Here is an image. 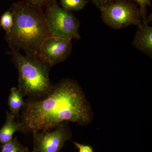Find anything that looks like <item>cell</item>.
Masks as SVG:
<instances>
[{"label": "cell", "instance_id": "9", "mask_svg": "<svg viewBox=\"0 0 152 152\" xmlns=\"http://www.w3.org/2000/svg\"><path fill=\"white\" fill-rule=\"evenodd\" d=\"M16 118L10 113H7L5 123L0 129V143L2 145L7 143L13 139L16 132H23L21 123L15 121Z\"/></svg>", "mask_w": 152, "mask_h": 152}, {"label": "cell", "instance_id": "4", "mask_svg": "<svg viewBox=\"0 0 152 152\" xmlns=\"http://www.w3.org/2000/svg\"><path fill=\"white\" fill-rule=\"evenodd\" d=\"M99 8L103 21L113 28H122L132 25L137 26L142 23L139 7L131 1L115 0Z\"/></svg>", "mask_w": 152, "mask_h": 152}, {"label": "cell", "instance_id": "8", "mask_svg": "<svg viewBox=\"0 0 152 152\" xmlns=\"http://www.w3.org/2000/svg\"><path fill=\"white\" fill-rule=\"evenodd\" d=\"M132 45L140 51L152 58V27L149 26L148 22L142 23L137 26Z\"/></svg>", "mask_w": 152, "mask_h": 152}, {"label": "cell", "instance_id": "13", "mask_svg": "<svg viewBox=\"0 0 152 152\" xmlns=\"http://www.w3.org/2000/svg\"><path fill=\"white\" fill-rule=\"evenodd\" d=\"M1 25L6 31L7 35L10 32L13 24V18L12 13L10 11L6 12L1 18Z\"/></svg>", "mask_w": 152, "mask_h": 152}, {"label": "cell", "instance_id": "2", "mask_svg": "<svg viewBox=\"0 0 152 152\" xmlns=\"http://www.w3.org/2000/svg\"><path fill=\"white\" fill-rule=\"evenodd\" d=\"M28 4L15 5L12 11L13 24L7 38L12 50L38 55L42 44L51 36L45 14Z\"/></svg>", "mask_w": 152, "mask_h": 152}, {"label": "cell", "instance_id": "5", "mask_svg": "<svg viewBox=\"0 0 152 152\" xmlns=\"http://www.w3.org/2000/svg\"><path fill=\"white\" fill-rule=\"evenodd\" d=\"M45 15L51 36L71 39H80L79 21L71 12L60 7L55 1L50 4Z\"/></svg>", "mask_w": 152, "mask_h": 152}, {"label": "cell", "instance_id": "18", "mask_svg": "<svg viewBox=\"0 0 152 152\" xmlns=\"http://www.w3.org/2000/svg\"><path fill=\"white\" fill-rule=\"evenodd\" d=\"M24 152H30L29 151L28 149V148H25V149L24 151Z\"/></svg>", "mask_w": 152, "mask_h": 152}, {"label": "cell", "instance_id": "3", "mask_svg": "<svg viewBox=\"0 0 152 152\" xmlns=\"http://www.w3.org/2000/svg\"><path fill=\"white\" fill-rule=\"evenodd\" d=\"M11 54L18 72V89L24 96L36 99L48 95L53 87L49 77L51 67L38 55H23L15 50Z\"/></svg>", "mask_w": 152, "mask_h": 152}, {"label": "cell", "instance_id": "10", "mask_svg": "<svg viewBox=\"0 0 152 152\" xmlns=\"http://www.w3.org/2000/svg\"><path fill=\"white\" fill-rule=\"evenodd\" d=\"M24 96L17 88L13 87L11 89L10 94L8 99V104L10 113L16 118H18L21 110L24 106L25 101Z\"/></svg>", "mask_w": 152, "mask_h": 152}, {"label": "cell", "instance_id": "15", "mask_svg": "<svg viewBox=\"0 0 152 152\" xmlns=\"http://www.w3.org/2000/svg\"><path fill=\"white\" fill-rule=\"evenodd\" d=\"M28 4L34 7L39 8L40 7L46 5L52 2V0H26Z\"/></svg>", "mask_w": 152, "mask_h": 152}, {"label": "cell", "instance_id": "1", "mask_svg": "<svg viewBox=\"0 0 152 152\" xmlns=\"http://www.w3.org/2000/svg\"><path fill=\"white\" fill-rule=\"evenodd\" d=\"M89 114L83 92L72 80L53 85L45 97L25 101L19 121L23 132L51 130L64 122L86 123Z\"/></svg>", "mask_w": 152, "mask_h": 152}, {"label": "cell", "instance_id": "17", "mask_svg": "<svg viewBox=\"0 0 152 152\" xmlns=\"http://www.w3.org/2000/svg\"><path fill=\"white\" fill-rule=\"evenodd\" d=\"M114 1L115 0H88V1H90L94 4L98 8L107 4Z\"/></svg>", "mask_w": 152, "mask_h": 152}, {"label": "cell", "instance_id": "14", "mask_svg": "<svg viewBox=\"0 0 152 152\" xmlns=\"http://www.w3.org/2000/svg\"><path fill=\"white\" fill-rule=\"evenodd\" d=\"M131 1L136 2L137 3L139 7L141 13L142 22H148L147 18V6H151V0H128Z\"/></svg>", "mask_w": 152, "mask_h": 152}, {"label": "cell", "instance_id": "16", "mask_svg": "<svg viewBox=\"0 0 152 152\" xmlns=\"http://www.w3.org/2000/svg\"><path fill=\"white\" fill-rule=\"evenodd\" d=\"M74 143L78 149L79 152H94L92 148L90 146L83 145L76 142H74Z\"/></svg>", "mask_w": 152, "mask_h": 152}, {"label": "cell", "instance_id": "11", "mask_svg": "<svg viewBox=\"0 0 152 152\" xmlns=\"http://www.w3.org/2000/svg\"><path fill=\"white\" fill-rule=\"evenodd\" d=\"M63 9L72 12L81 10L88 3V0H60Z\"/></svg>", "mask_w": 152, "mask_h": 152}, {"label": "cell", "instance_id": "6", "mask_svg": "<svg viewBox=\"0 0 152 152\" xmlns=\"http://www.w3.org/2000/svg\"><path fill=\"white\" fill-rule=\"evenodd\" d=\"M32 152H59L72 134L66 123H62L49 131L33 132Z\"/></svg>", "mask_w": 152, "mask_h": 152}, {"label": "cell", "instance_id": "7", "mask_svg": "<svg viewBox=\"0 0 152 152\" xmlns=\"http://www.w3.org/2000/svg\"><path fill=\"white\" fill-rule=\"evenodd\" d=\"M72 39L50 36L41 46L38 56L50 67L62 62L70 55Z\"/></svg>", "mask_w": 152, "mask_h": 152}, {"label": "cell", "instance_id": "12", "mask_svg": "<svg viewBox=\"0 0 152 152\" xmlns=\"http://www.w3.org/2000/svg\"><path fill=\"white\" fill-rule=\"evenodd\" d=\"M25 148L15 137L7 143L2 145L1 152H24Z\"/></svg>", "mask_w": 152, "mask_h": 152}]
</instances>
